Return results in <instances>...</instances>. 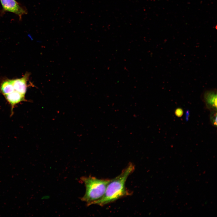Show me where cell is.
I'll list each match as a JSON object with an SVG mask.
<instances>
[{
  "label": "cell",
  "instance_id": "cell-5",
  "mask_svg": "<svg viewBox=\"0 0 217 217\" xmlns=\"http://www.w3.org/2000/svg\"><path fill=\"white\" fill-rule=\"evenodd\" d=\"M5 99L11 107V114H13V110L15 106L21 102L26 101L25 95L14 90L12 92L4 95Z\"/></svg>",
  "mask_w": 217,
  "mask_h": 217
},
{
  "label": "cell",
  "instance_id": "cell-7",
  "mask_svg": "<svg viewBox=\"0 0 217 217\" xmlns=\"http://www.w3.org/2000/svg\"><path fill=\"white\" fill-rule=\"evenodd\" d=\"M14 91L12 80L8 79L3 81L0 85V93L4 95Z\"/></svg>",
  "mask_w": 217,
  "mask_h": 217
},
{
  "label": "cell",
  "instance_id": "cell-4",
  "mask_svg": "<svg viewBox=\"0 0 217 217\" xmlns=\"http://www.w3.org/2000/svg\"><path fill=\"white\" fill-rule=\"evenodd\" d=\"M202 99L206 108L210 111L217 110V91L210 89L205 91L202 94Z\"/></svg>",
  "mask_w": 217,
  "mask_h": 217
},
{
  "label": "cell",
  "instance_id": "cell-2",
  "mask_svg": "<svg viewBox=\"0 0 217 217\" xmlns=\"http://www.w3.org/2000/svg\"><path fill=\"white\" fill-rule=\"evenodd\" d=\"M81 181L86 187V192L81 200L87 206L96 204L103 196L109 179H99L93 177H83Z\"/></svg>",
  "mask_w": 217,
  "mask_h": 217
},
{
  "label": "cell",
  "instance_id": "cell-8",
  "mask_svg": "<svg viewBox=\"0 0 217 217\" xmlns=\"http://www.w3.org/2000/svg\"><path fill=\"white\" fill-rule=\"evenodd\" d=\"M210 121L212 125L215 127L217 126V110L210 111Z\"/></svg>",
  "mask_w": 217,
  "mask_h": 217
},
{
  "label": "cell",
  "instance_id": "cell-9",
  "mask_svg": "<svg viewBox=\"0 0 217 217\" xmlns=\"http://www.w3.org/2000/svg\"><path fill=\"white\" fill-rule=\"evenodd\" d=\"M175 114L178 117H181L183 114V111L181 108H177L175 111Z\"/></svg>",
  "mask_w": 217,
  "mask_h": 217
},
{
  "label": "cell",
  "instance_id": "cell-3",
  "mask_svg": "<svg viewBox=\"0 0 217 217\" xmlns=\"http://www.w3.org/2000/svg\"><path fill=\"white\" fill-rule=\"evenodd\" d=\"M3 10L17 15L21 19L23 15L27 14L26 9L15 0H0Z\"/></svg>",
  "mask_w": 217,
  "mask_h": 217
},
{
  "label": "cell",
  "instance_id": "cell-6",
  "mask_svg": "<svg viewBox=\"0 0 217 217\" xmlns=\"http://www.w3.org/2000/svg\"><path fill=\"white\" fill-rule=\"evenodd\" d=\"M29 75V74L27 73L21 78L12 80L14 90L25 95L28 87L27 83Z\"/></svg>",
  "mask_w": 217,
  "mask_h": 217
},
{
  "label": "cell",
  "instance_id": "cell-1",
  "mask_svg": "<svg viewBox=\"0 0 217 217\" xmlns=\"http://www.w3.org/2000/svg\"><path fill=\"white\" fill-rule=\"evenodd\" d=\"M134 170V165L130 163L119 175L110 179L103 196L96 204L103 206L121 198L131 195L132 193L126 188L125 183L128 177Z\"/></svg>",
  "mask_w": 217,
  "mask_h": 217
}]
</instances>
